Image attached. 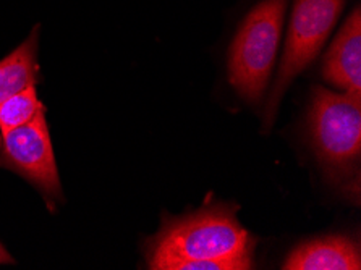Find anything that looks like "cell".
Masks as SVG:
<instances>
[{"label":"cell","mask_w":361,"mask_h":270,"mask_svg":"<svg viewBox=\"0 0 361 270\" xmlns=\"http://www.w3.org/2000/svg\"><path fill=\"white\" fill-rule=\"evenodd\" d=\"M235 212L233 204L217 202L166 220L151 245V269L162 270L172 261L221 262L232 270L251 269L253 240Z\"/></svg>","instance_id":"6da1fadb"},{"label":"cell","mask_w":361,"mask_h":270,"mask_svg":"<svg viewBox=\"0 0 361 270\" xmlns=\"http://www.w3.org/2000/svg\"><path fill=\"white\" fill-rule=\"evenodd\" d=\"M287 0H261L245 16L232 42L228 78L248 102H258L269 81L281 42Z\"/></svg>","instance_id":"7a4b0ae2"},{"label":"cell","mask_w":361,"mask_h":270,"mask_svg":"<svg viewBox=\"0 0 361 270\" xmlns=\"http://www.w3.org/2000/svg\"><path fill=\"white\" fill-rule=\"evenodd\" d=\"M310 136L322 165L350 172L361 154V94L316 86L310 107Z\"/></svg>","instance_id":"3957f363"},{"label":"cell","mask_w":361,"mask_h":270,"mask_svg":"<svg viewBox=\"0 0 361 270\" xmlns=\"http://www.w3.org/2000/svg\"><path fill=\"white\" fill-rule=\"evenodd\" d=\"M345 0H295L282 63L264 110V123L274 122L279 102L290 82L316 59L342 13Z\"/></svg>","instance_id":"277c9868"},{"label":"cell","mask_w":361,"mask_h":270,"mask_svg":"<svg viewBox=\"0 0 361 270\" xmlns=\"http://www.w3.org/2000/svg\"><path fill=\"white\" fill-rule=\"evenodd\" d=\"M0 167L18 172L51 200L62 197L44 112L37 113L30 123L0 133Z\"/></svg>","instance_id":"5b68a950"},{"label":"cell","mask_w":361,"mask_h":270,"mask_svg":"<svg viewBox=\"0 0 361 270\" xmlns=\"http://www.w3.org/2000/svg\"><path fill=\"white\" fill-rule=\"evenodd\" d=\"M324 78L342 91L361 94V12L353 10L326 55Z\"/></svg>","instance_id":"8992f818"},{"label":"cell","mask_w":361,"mask_h":270,"mask_svg":"<svg viewBox=\"0 0 361 270\" xmlns=\"http://www.w3.org/2000/svg\"><path fill=\"white\" fill-rule=\"evenodd\" d=\"M286 270H360L358 245L345 236H326L300 245L283 264Z\"/></svg>","instance_id":"52a82bcc"},{"label":"cell","mask_w":361,"mask_h":270,"mask_svg":"<svg viewBox=\"0 0 361 270\" xmlns=\"http://www.w3.org/2000/svg\"><path fill=\"white\" fill-rule=\"evenodd\" d=\"M37 32L35 31L21 46L0 60V102L35 86L37 81Z\"/></svg>","instance_id":"ba28073f"},{"label":"cell","mask_w":361,"mask_h":270,"mask_svg":"<svg viewBox=\"0 0 361 270\" xmlns=\"http://www.w3.org/2000/svg\"><path fill=\"white\" fill-rule=\"evenodd\" d=\"M44 112V107L35 86L25 87L23 91L0 102V133L13 130L16 126L30 123L37 113Z\"/></svg>","instance_id":"9c48e42d"},{"label":"cell","mask_w":361,"mask_h":270,"mask_svg":"<svg viewBox=\"0 0 361 270\" xmlns=\"http://www.w3.org/2000/svg\"><path fill=\"white\" fill-rule=\"evenodd\" d=\"M13 259L12 256L8 254L7 251H5V247L0 245V264H12Z\"/></svg>","instance_id":"30bf717a"}]
</instances>
